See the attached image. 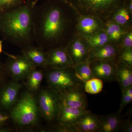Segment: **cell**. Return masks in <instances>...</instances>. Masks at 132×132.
Masks as SVG:
<instances>
[{"instance_id": "34", "label": "cell", "mask_w": 132, "mask_h": 132, "mask_svg": "<svg viewBox=\"0 0 132 132\" xmlns=\"http://www.w3.org/2000/svg\"><path fill=\"white\" fill-rule=\"evenodd\" d=\"M2 41L0 40V54L2 52Z\"/></svg>"}, {"instance_id": "8", "label": "cell", "mask_w": 132, "mask_h": 132, "mask_svg": "<svg viewBox=\"0 0 132 132\" xmlns=\"http://www.w3.org/2000/svg\"><path fill=\"white\" fill-rule=\"evenodd\" d=\"M78 15L77 30L85 40L104 29L105 24L101 19L90 15Z\"/></svg>"}, {"instance_id": "14", "label": "cell", "mask_w": 132, "mask_h": 132, "mask_svg": "<svg viewBox=\"0 0 132 132\" xmlns=\"http://www.w3.org/2000/svg\"><path fill=\"white\" fill-rule=\"evenodd\" d=\"M120 52L117 46L109 43L100 47L90 48L88 60L91 62L116 60Z\"/></svg>"}, {"instance_id": "27", "label": "cell", "mask_w": 132, "mask_h": 132, "mask_svg": "<svg viewBox=\"0 0 132 132\" xmlns=\"http://www.w3.org/2000/svg\"><path fill=\"white\" fill-rule=\"evenodd\" d=\"M25 2V0H0V11H4L15 7Z\"/></svg>"}, {"instance_id": "31", "label": "cell", "mask_w": 132, "mask_h": 132, "mask_svg": "<svg viewBox=\"0 0 132 132\" xmlns=\"http://www.w3.org/2000/svg\"><path fill=\"white\" fill-rule=\"evenodd\" d=\"M9 117L0 111V126H2L4 123L8 120Z\"/></svg>"}, {"instance_id": "22", "label": "cell", "mask_w": 132, "mask_h": 132, "mask_svg": "<svg viewBox=\"0 0 132 132\" xmlns=\"http://www.w3.org/2000/svg\"><path fill=\"white\" fill-rule=\"evenodd\" d=\"M86 40L90 48L100 47L109 43L108 36L104 29L90 36Z\"/></svg>"}, {"instance_id": "19", "label": "cell", "mask_w": 132, "mask_h": 132, "mask_svg": "<svg viewBox=\"0 0 132 132\" xmlns=\"http://www.w3.org/2000/svg\"><path fill=\"white\" fill-rule=\"evenodd\" d=\"M20 87L17 83H13L3 87L0 93V105L4 108L11 106L16 100Z\"/></svg>"}, {"instance_id": "35", "label": "cell", "mask_w": 132, "mask_h": 132, "mask_svg": "<svg viewBox=\"0 0 132 132\" xmlns=\"http://www.w3.org/2000/svg\"><path fill=\"white\" fill-rule=\"evenodd\" d=\"M31 1L32 2L33 5L35 6L36 5H37V3L39 0H31Z\"/></svg>"}, {"instance_id": "29", "label": "cell", "mask_w": 132, "mask_h": 132, "mask_svg": "<svg viewBox=\"0 0 132 132\" xmlns=\"http://www.w3.org/2000/svg\"><path fill=\"white\" fill-rule=\"evenodd\" d=\"M121 102L120 104V108L119 111L121 112L124 108L131 102L132 95L128 94L125 92H122Z\"/></svg>"}, {"instance_id": "12", "label": "cell", "mask_w": 132, "mask_h": 132, "mask_svg": "<svg viewBox=\"0 0 132 132\" xmlns=\"http://www.w3.org/2000/svg\"><path fill=\"white\" fill-rule=\"evenodd\" d=\"M61 103L64 105L75 108L86 109L87 97L83 88H74L60 94Z\"/></svg>"}, {"instance_id": "23", "label": "cell", "mask_w": 132, "mask_h": 132, "mask_svg": "<svg viewBox=\"0 0 132 132\" xmlns=\"http://www.w3.org/2000/svg\"><path fill=\"white\" fill-rule=\"evenodd\" d=\"M104 81L99 78H93L85 81L83 89L85 92L91 94H96L101 92L104 87Z\"/></svg>"}, {"instance_id": "13", "label": "cell", "mask_w": 132, "mask_h": 132, "mask_svg": "<svg viewBox=\"0 0 132 132\" xmlns=\"http://www.w3.org/2000/svg\"><path fill=\"white\" fill-rule=\"evenodd\" d=\"M89 111L86 109L75 108L67 106L61 102L58 118L61 124L73 126Z\"/></svg>"}, {"instance_id": "3", "label": "cell", "mask_w": 132, "mask_h": 132, "mask_svg": "<svg viewBox=\"0 0 132 132\" xmlns=\"http://www.w3.org/2000/svg\"><path fill=\"white\" fill-rule=\"evenodd\" d=\"M128 0H69V5L78 14L90 15L103 20L111 17L114 12L127 5Z\"/></svg>"}, {"instance_id": "24", "label": "cell", "mask_w": 132, "mask_h": 132, "mask_svg": "<svg viewBox=\"0 0 132 132\" xmlns=\"http://www.w3.org/2000/svg\"><path fill=\"white\" fill-rule=\"evenodd\" d=\"M130 13L128 9L127 5L117 9L112 15L111 20L122 26H125L129 22Z\"/></svg>"}, {"instance_id": "21", "label": "cell", "mask_w": 132, "mask_h": 132, "mask_svg": "<svg viewBox=\"0 0 132 132\" xmlns=\"http://www.w3.org/2000/svg\"><path fill=\"white\" fill-rule=\"evenodd\" d=\"M90 64L91 61L88 60L73 66L76 76L83 84L85 81L94 78Z\"/></svg>"}, {"instance_id": "1", "label": "cell", "mask_w": 132, "mask_h": 132, "mask_svg": "<svg viewBox=\"0 0 132 132\" xmlns=\"http://www.w3.org/2000/svg\"><path fill=\"white\" fill-rule=\"evenodd\" d=\"M64 4L47 0L34 8L35 43L45 51L63 47L69 24Z\"/></svg>"}, {"instance_id": "10", "label": "cell", "mask_w": 132, "mask_h": 132, "mask_svg": "<svg viewBox=\"0 0 132 132\" xmlns=\"http://www.w3.org/2000/svg\"><path fill=\"white\" fill-rule=\"evenodd\" d=\"M9 57L6 68L15 77L20 78L28 74L36 66L23 55L15 56L5 53Z\"/></svg>"}, {"instance_id": "17", "label": "cell", "mask_w": 132, "mask_h": 132, "mask_svg": "<svg viewBox=\"0 0 132 132\" xmlns=\"http://www.w3.org/2000/svg\"><path fill=\"white\" fill-rule=\"evenodd\" d=\"M121 113L119 111L115 113L98 116L100 125L99 132L119 131L122 119Z\"/></svg>"}, {"instance_id": "20", "label": "cell", "mask_w": 132, "mask_h": 132, "mask_svg": "<svg viewBox=\"0 0 132 132\" xmlns=\"http://www.w3.org/2000/svg\"><path fill=\"white\" fill-rule=\"evenodd\" d=\"M120 26L111 20L105 24L104 30L108 36L110 42H116L120 40L126 33Z\"/></svg>"}, {"instance_id": "15", "label": "cell", "mask_w": 132, "mask_h": 132, "mask_svg": "<svg viewBox=\"0 0 132 132\" xmlns=\"http://www.w3.org/2000/svg\"><path fill=\"white\" fill-rule=\"evenodd\" d=\"M21 52L22 54L36 67H47L46 53L41 48L31 45L22 48Z\"/></svg>"}, {"instance_id": "28", "label": "cell", "mask_w": 132, "mask_h": 132, "mask_svg": "<svg viewBox=\"0 0 132 132\" xmlns=\"http://www.w3.org/2000/svg\"><path fill=\"white\" fill-rule=\"evenodd\" d=\"M119 131L124 132H132V121L129 117L126 119H123L121 122Z\"/></svg>"}, {"instance_id": "9", "label": "cell", "mask_w": 132, "mask_h": 132, "mask_svg": "<svg viewBox=\"0 0 132 132\" xmlns=\"http://www.w3.org/2000/svg\"><path fill=\"white\" fill-rule=\"evenodd\" d=\"M65 47L74 65L89 59L90 48L81 36L74 38Z\"/></svg>"}, {"instance_id": "18", "label": "cell", "mask_w": 132, "mask_h": 132, "mask_svg": "<svg viewBox=\"0 0 132 132\" xmlns=\"http://www.w3.org/2000/svg\"><path fill=\"white\" fill-rule=\"evenodd\" d=\"M116 81L119 83L121 91L132 86V67L119 60L117 61Z\"/></svg>"}, {"instance_id": "11", "label": "cell", "mask_w": 132, "mask_h": 132, "mask_svg": "<svg viewBox=\"0 0 132 132\" xmlns=\"http://www.w3.org/2000/svg\"><path fill=\"white\" fill-rule=\"evenodd\" d=\"M48 67L64 69L73 67L74 65L65 47H59L46 51Z\"/></svg>"}, {"instance_id": "4", "label": "cell", "mask_w": 132, "mask_h": 132, "mask_svg": "<svg viewBox=\"0 0 132 132\" xmlns=\"http://www.w3.org/2000/svg\"><path fill=\"white\" fill-rule=\"evenodd\" d=\"M52 69L48 74V80L55 92L62 94L74 88H83V83L76 76L73 67Z\"/></svg>"}, {"instance_id": "2", "label": "cell", "mask_w": 132, "mask_h": 132, "mask_svg": "<svg viewBox=\"0 0 132 132\" xmlns=\"http://www.w3.org/2000/svg\"><path fill=\"white\" fill-rule=\"evenodd\" d=\"M31 0L0 11V33L5 40L22 49L35 43L34 12Z\"/></svg>"}, {"instance_id": "30", "label": "cell", "mask_w": 132, "mask_h": 132, "mask_svg": "<svg viewBox=\"0 0 132 132\" xmlns=\"http://www.w3.org/2000/svg\"><path fill=\"white\" fill-rule=\"evenodd\" d=\"M122 44V49L123 48H132V32L126 33L123 36Z\"/></svg>"}, {"instance_id": "26", "label": "cell", "mask_w": 132, "mask_h": 132, "mask_svg": "<svg viewBox=\"0 0 132 132\" xmlns=\"http://www.w3.org/2000/svg\"><path fill=\"white\" fill-rule=\"evenodd\" d=\"M120 61L132 67V48H123L119 54Z\"/></svg>"}, {"instance_id": "25", "label": "cell", "mask_w": 132, "mask_h": 132, "mask_svg": "<svg viewBox=\"0 0 132 132\" xmlns=\"http://www.w3.org/2000/svg\"><path fill=\"white\" fill-rule=\"evenodd\" d=\"M28 85L29 87L33 90H37L39 87L43 78L41 71L33 69L29 73Z\"/></svg>"}, {"instance_id": "6", "label": "cell", "mask_w": 132, "mask_h": 132, "mask_svg": "<svg viewBox=\"0 0 132 132\" xmlns=\"http://www.w3.org/2000/svg\"><path fill=\"white\" fill-rule=\"evenodd\" d=\"M54 92L43 91L39 97V105L43 113L48 120L52 121L58 118L61 105L60 96H57Z\"/></svg>"}, {"instance_id": "32", "label": "cell", "mask_w": 132, "mask_h": 132, "mask_svg": "<svg viewBox=\"0 0 132 132\" xmlns=\"http://www.w3.org/2000/svg\"><path fill=\"white\" fill-rule=\"evenodd\" d=\"M55 1H58L59 2L62 3L66 5H69V0H55Z\"/></svg>"}, {"instance_id": "5", "label": "cell", "mask_w": 132, "mask_h": 132, "mask_svg": "<svg viewBox=\"0 0 132 132\" xmlns=\"http://www.w3.org/2000/svg\"><path fill=\"white\" fill-rule=\"evenodd\" d=\"M37 108L32 96L27 94L23 96L13 109L11 116L19 125H32L37 118Z\"/></svg>"}, {"instance_id": "7", "label": "cell", "mask_w": 132, "mask_h": 132, "mask_svg": "<svg viewBox=\"0 0 132 132\" xmlns=\"http://www.w3.org/2000/svg\"><path fill=\"white\" fill-rule=\"evenodd\" d=\"M90 66L94 78L105 82L116 81L117 61L116 60L93 61Z\"/></svg>"}, {"instance_id": "33", "label": "cell", "mask_w": 132, "mask_h": 132, "mask_svg": "<svg viewBox=\"0 0 132 132\" xmlns=\"http://www.w3.org/2000/svg\"><path fill=\"white\" fill-rule=\"evenodd\" d=\"M2 67L0 64V81L2 79Z\"/></svg>"}, {"instance_id": "16", "label": "cell", "mask_w": 132, "mask_h": 132, "mask_svg": "<svg viewBox=\"0 0 132 132\" xmlns=\"http://www.w3.org/2000/svg\"><path fill=\"white\" fill-rule=\"evenodd\" d=\"M73 126L76 132H99L100 125L98 116L89 111Z\"/></svg>"}]
</instances>
